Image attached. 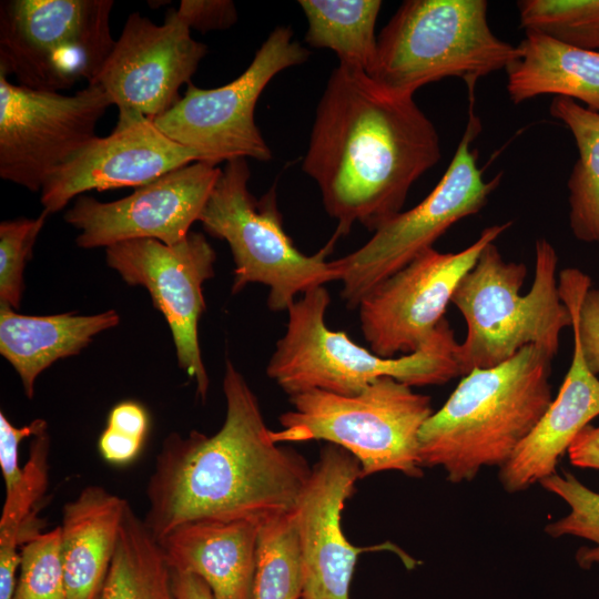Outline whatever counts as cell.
Listing matches in <instances>:
<instances>
[{"mask_svg":"<svg viewBox=\"0 0 599 599\" xmlns=\"http://www.w3.org/2000/svg\"><path fill=\"white\" fill-rule=\"evenodd\" d=\"M440 156L438 132L414 97L338 63L317 104L302 167L339 237L355 223L375 232L402 212L412 185Z\"/></svg>","mask_w":599,"mask_h":599,"instance_id":"obj_1","label":"cell"},{"mask_svg":"<svg viewBox=\"0 0 599 599\" xmlns=\"http://www.w3.org/2000/svg\"><path fill=\"white\" fill-rule=\"evenodd\" d=\"M223 392L226 414L215 434L171 433L155 457L143 520L158 541L193 520L261 524L291 512L309 478L307 460L272 440L255 394L230 359Z\"/></svg>","mask_w":599,"mask_h":599,"instance_id":"obj_2","label":"cell"},{"mask_svg":"<svg viewBox=\"0 0 599 599\" xmlns=\"http://www.w3.org/2000/svg\"><path fill=\"white\" fill-rule=\"evenodd\" d=\"M555 357L530 345L495 367L463 376L419 432L423 468L448 481H471L484 467L504 466L552 400Z\"/></svg>","mask_w":599,"mask_h":599,"instance_id":"obj_3","label":"cell"},{"mask_svg":"<svg viewBox=\"0 0 599 599\" xmlns=\"http://www.w3.org/2000/svg\"><path fill=\"white\" fill-rule=\"evenodd\" d=\"M557 266L554 246L538 238L534 282L520 295L526 265L504 260L495 242L483 248L451 298L466 323L458 352L461 377L505 363L530 345L558 354L561 332L572 319L559 293Z\"/></svg>","mask_w":599,"mask_h":599,"instance_id":"obj_4","label":"cell"},{"mask_svg":"<svg viewBox=\"0 0 599 599\" xmlns=\"http://www.w3.org/2000/svg\"><path fill=\"white\" fill-rule=\"evenodd\" d=\"M329 303L328 291L319 286L287 309L286 331L276 343L266 374L288 396L308 389L355 395L380 377L418 387L461 376L459 343L446 318L415 353L384 358L356 344L345 332L327 327Z\"/></svg>","mask_w":599,"mask_h":599,"instance_id":"obj_5","label":"cell"},{"mask_svg":"<svg viewBox=\"0 0 599 599\" xmlns=\"http://www.w3.org/2000/svg\"><path fill=\"white\" fill-rule=\"evenodd\" d=\"M485 0L404 1L377 37L367 74L385 90L414 97L445 78L463 79L468 90L519 58L488 23Z\"/></svg>","mask_w":599,"mask_h":599,"instance_id":"obj_6","label":"cell"},{"mask_svg":"<svg viewBox=\"0 0 599 599\" xmlns=\"http://www.w3.org/2000/svg\"><path fill=\"white\" fill-rule=\"evenodd\" d=\"M293 408L283 413L273 441L325 440L351 453L362 478L395 470L424 475L419 432L432 416V399L392 377H380L361 393L341 395L308 389L290 396Z\"/></svg>","mask_w":599,"mask_h":599,"instance_id":"obj_7","label":"cell"},{"mask_svg":"<svg viewBox=\"0 0 599 599\" xmlns=\"http://www.w3.org/2000/svg\"><path fill=\"white\" fill-rule=\"evenodd\" d=\"M246 159L226 162L199 217L204 230L230 245L234 260L232 293L252 283L268 287L267 306L287 311L298 294L338 281L332 261L335 234L317 253L298 251L285 233L275 190L255 199L248 191Z\"/></svg>","mask_w":599,"mask_h":599,"instance_id":"obj_8","label":"cell"},{"mask_svg":"<svg viewBox=\"0 0 599 599\" xmlns=\"http://www.w3.org/2000/svg\"><path fill=\"white\" fill-rule=\"evenodd\" d=\"M112 0L0 2V73L19 85L60 92L92 83L111 54Z\"/></svg>","mask_w":599,"mask_h":599,"instance_id":"obj_9","label":"cell"},{"mask_svg":"<svg viewBox=\"0 0 599 599\" xmlns=\"http://www.w3.org/2000/svg\"><path fill=\"white\" fill-rule=\"evenodd\" d=\"M469 118L456 152L432 192L416 206L379 226L358 250L332 261L348 308L444 235L454 224L478 213L499 184L501 174L486 181L471 143L481 130L470 92Z\"/></svg>","mask_w":599,"mask_h":599,"instance_id":"obj_10","label":"cell"},{"mask_svg":"<svg viewBox=\"0 0 599 599\" xmlns=\"http://www.w3.org/2000/svg\"><path fill=\"white\" fill-rule=\"evenodd\" d=\"M309 52L293 39L288 27L275 28L246 70L215 89L189 83L183 97L152 121L171 140L217 165L236 159L268 161L272 151L255 123V106L268 82L300 65Z\"/></svg>","mask_w":599,"mask_h":599,"instance_id":"obj_11","label":"cell"},{"mask_svg":"<svg viewBox=\"0 0 599 599\" xmlns=\"http://www.w3.org/2000/svg\"><path fill=\"white\" fill-rule=\"evenodd\" d=\"M112 105L89 83L72 95L13 84L0 73V176L41 191L50 176L98 136L99 120Z\"/></svg>","mask_w":599,"mask_h":599,"instance_id":"obj_12","label":"cell"},{"mask_svg":"<svg viewBox=\"0 0 599 599\" xmlns=\"http://www.w3.org/2000/svg\"><path fill=\"white\" fill-rule=\"evenodd\" d=\"M512 222L485 227L459 252L434 247L372 290L358 304L361 329L370 351L384 358L413 354L434 335L465 274L483 248Z\"/></svg>","mask_w":599,"mask_h":599,"instance_id":"obj_13","label":"cell"},{"mask_svg":"<svg viewBox=\"0 0 599 599\" xmlns=\"http://www.w3.org/2000/svg\"><path fill=\"white\" fill-rule=\"evenodd\" d=\"M108 265L130 285L145 287L172 333L179 366L196 382L205 400L210 379L199 343L205 309L203 284L214 276L216 254L204 235L190 232L174 245L153 238L131 240L105 248Z\"/></svg>","mask_w":599,"mask_h":599,"instance_id":"obj_14","label":"cell"},{"mask_svg":"<svg viewBox=\"0 0 599 599\" xmlns=\"http://www.w3.org/2000/svg\"><path fill=\"white\" fill-rule=\"evenodd\" d=\"M206 53L176 10L162 24L132 12L92 83L105 91L119 115L153 120L181 99L180 88L191 83Z\"/></svg>","mask_w":599,"mask_h":599,"instance_id":"obj_15","label":"cell"},{"mask_svg":"<svg viewBox=\"0 0 599 599\" xmlns=\"http://www.w3.org/2000/svg\"><path fill=\"white\" fill-rule=\"evenodd\" d=\"M217 165L195 161L112 202L80 196L64 220L79 231L82 248L109 247L140 238L174 245L184 240L221 174Z\"/></svg>","mask_w":599,"mask_h":599,"instance_id":"obj_16","label":"cell"},{"mask_svg":"<svg viewBox=\"0 0 599 599\" xmlns=\"http://www.w3.org/2000/svg\"><path fill=\"white\" fill-rule=\"evenodd\" d=\"M362 479L359 461L344 448L326 444L312 467L293 510L303 560L302 599H349V586L358 556L370 550H392L407 566L416 561L390 542L357 547L342 528V511Z\"/></svg>","mask_w":599,"mask_h":599,"instance_id":"obj_17","label":"cell"},{"mask_svg":"<svg viewBox=\"0 0 599 599\" xmlns=\"http://www.w3.org/2000/svg\"><path fill=\"white\" fill-rule=\"evenodd\" d=\"M200 155L166 136L152 120L119 115L106 136H95L62 164L40 191L43 210L61 211L87 191L143 186Z\"/></svg>","mask_w":599,"mask_h":599,"instance_id":"obj_18","label":"cell"},{"mask_svg":"<svg viewBox=\"0 0 599 599\" xmlns=\"http://www.w3.org/2000/svg\"><path fill=\"white\" fill-rule=\"evenodd\" d=\"M570 367L558 395L508 461L499 468L509 494L528 489L557 473L560 458L577 435L599 416V378L587 366L577 332Z\"/></svg>","mask_w":599,"mask_h":599,"instance_id":"obj_19","label":"cell"},{"mask_svg":"<svg viewBox=\"0 0 599 599\" xmlns=\"http://www.w3.org/2000/svg\"><path fill=\"white\" fill-rule=\"evenodd\" d=\"M258 526L246 519L193 520L159 544L171 570L202 578L214 599H251Z\"/></svg>","mask_w":599,"mask_h":599,"instance_id":"obj_20","label":"cell"},{"mask_svg":"<svg viewBox=\"0 0 599 599\" xmlns=\"http://www.w3.org/2000/svg\"><path fill=\"white\" fill-rule=\"evenodd\" d=\"M128 504L91 485L63 506L60 529L68 599H100Z\"/></svg>","mask_w":599,"mask_h":599,"instance_id":"obj_21","label":"cell"},{"mask_svg":"<svg viewBox=\"0 0 599 599\" xmlns=\"http://www.w3.org/2000/svg\"><path fill=\"white\" fill-rule=\"evenodd\" d=\"M119 322L114 309L94 315L33 316L0 305V354L16 369L26 396L32 399L35 379L44 369L79 354L94 336Z\"/></svg>","mask_w":599,"mask_h":599,"instance_id":"obj_22","label":"cell"},{"mask_svg":"<svg viewBox=\"0 0 599 599\" xmlns=\"http://www.w3.org/2000/svg\"><path fill=\"white\" fill-rule=\"evenodd\" d=\"M517 48L519 58L506 69L512 103L554 94L599 112V52L536 31H526Z\"/></svg>","mask_w":599,"mask_h":599,"instance_id":"obj_23","label":"cell"},{"mask_svg":"<svg viewBox=\"0 0 599 599\" xmlns=\"http://www.w3.org/2000/svg\"><path fill=\"white\" fill-rule=\"evenodd\" d=\"M100 599H177L163 550L130 504Z\"/></svg>","mask_w":599,"mask_h":599,"instance_id":"obj_24","label":"cell"},{"mask_svg":"<svg viewBox=\"0 0 599 599\" xmlns=\"http://www.w3.org/2000/svg\"><path fill=\"white\" fill-rule=\"evenodd\" d=\"M550 114L571 132L578 159L567 182L569 224L576 238L599 245V112L555 97Z\"/></svg>","mask_w":599,"mask_h":599,"instance_id":"obj_25","label":"cell"},{"mask_svg":"<svg viewBox=\"0 0 599 599\" xmlns=\"http://www.w3.org/2000/svg\"><path fill=\"white\" fill-rule=\"evenodd\" d=\"M379 0H300L306 21L305 41L334 51L339 63L364 70L374 62Z\"/></svg>","mask_w":599,"mask_h":599,"instance_id":"obj_26","label":"cell"},{"mask_svg":"<svg viewBox=\"0 0 599 599\" xmlns=\"http://www.w3.org/2000/svg\"><path fill=\"white\" fill-rule=\"evenodd\" d=\"M49 454L48 432L33 436L21 479L6 493L0 518V599L13 597L20 561L18 547L27 538L24 530L33 507L48 488Z\"/></svg>","mask_w":599,"mask_h":599,"instance_id":"obj_27","label":"cell"},{"mask_svg":"<svg viewBox=\"0 0 599 599\" xmlns=\"http://www.w3.org/2000/svg\"><path fill=\"white\" fill-rule=\"evenodd\" d=\"M303 560L294 512L270 517L258 526L251 599H302Z\"/></svg>","mask_w":599,"mask_h":599,"instance_id":"obj_28","label":"cell"},{"mask_svg":"<svg viewBox=\"0 0 599 599\" xmlns=\"http://www.w3.org/2000/svg\"><path fill=\"white\" fill-rule=\"evenodd\" d=\"M517 7L526 31L599 52V0H520Z\"/></svg>","mask_w":599,"mask_h":599,"instance_id":"obj_29","label":"cell"},{"mask_svg":"<svg viewBox=\"0 0 599 599\" xmlns=\"http://www.w3.org/2000/svg\"><path fill=\"white\" fill-rule=\"evenodd\" d=\"M539 484L569 506V512L549 522L545 532L552 538L573 536L591 541L593 546L577 550L576 562L581 569H590L599 564V494L567 470H562L561 475L556 473Z\"/></svg>","mask_w":599,"mask_h":599,"instance_id":"obj_30","label":"cell"},{"mask_svg":"<svg viewBox=\"0 0 599 599\" xmlns=\"http://www.w3.org/2000/svg\"><path fill=\"white\" fill-rule=\"evenodd\" d=\"M19 555L20 573L12 599H68L60 526L27 537Z\"/></svg>","mask_w":599,"mask_h":599,"instance_id":"obj_31","label":"cell"},{"mask_svg":"<svg viewBox=\"0 0 599 599\" xmlns=\"http://www.w3.org/2000/svg\"><path fill=\"white\" fill-rule=\"evenodd\" d=\"M49 213L37 217L6 220L0 224V305L20 307L23 294V271L32 257V248Z\"/></svg>","mask_w":599,"mask_h":599,"instance_id":"obj_32","label":"cell"},{"mask_svg":"<svg viewBox=\"0 0 599 599\" xmlns=\"http://www.w3.org/2000/svg\"><path fill=\"white\" fill-rule=\"evenodd\" d=\"M561 300L571 314L588 368L599 375V288L578 268H565L558 275Z\"/></svg>","mask_w":599,"mask_h":599,"instance_id":"obj_33","label":"cell"},{"mask_svg":"<svg viewBox=\"0 0 599 599\" xmlns=\"http://www.w3.org/2000/svg\"><path fill=\"white\" fill-rule=\"evenodd\" d=\"M47 428L48 424L42 418H37L26 426L16 427L3 412L0 413V468L6 493L11 490L22 476V469L18 464L20 443L27 437L47 432Z\"/></svg>","mask_w":599,"mask_h":599,"instance_id":"obj_34","label":"cell"},{"mask_svg":"<svg viewBox=\"0 0 599 599\" xmlns=\"http://www.w3.org/2000/svg\"><path fill=\"white\" fill-rule=\"evenodd\" d=\"M176 11L190 29L202 32L227 29L237 19L230 0H182Z\"/></svg>","mask_w":599,"mask_h":599,"instance_id":"obj_35","label":"cell"},{"mask_svg":"<svg viewBox=\"0 0 599 599\" xmlns=\"http://www.w3.org/2000/svg\"><path fill=\"white\" fill-rule=\"evenodd\" d=\"M106 427L128 437L144 441L149 429V416L141 404L125 400L111 409Z\"/></svg>","mask_w":599,"mask_h":599,"instance_id":"obj_36","label":"cell"},{"mask_svg":"<svg viewBox=\"0 0 599 599\" xmlns=\"http://www.w3.org/2000/svg\"><path fill=\"white\" fill-rule=\"evenodd\" d=\"M143 443L105 427L98 446L104 460L114 465H125L138 457Z\"/></svg>","mask_w":599,"mask_h":599,"instance_id":"obj_37","label":"cell"},{"mask_svg":"<svg viewBox=\"0 0 599 599\" xmlns=\"http://www.w3.org/2000/svg\"><path fill=\"white\" fill-rule=\"evenodd\" d=\"M571 465L599 470V426H586L568 449Z\"/></svg>","mask_w":599,"mask_h":599,"instance_id":"obj_38","label":"cell"},{"mask_svg":"<svg viewBox=\"0 0 599 599\" xmlns=\"http://www.w3.org/2000/svg\"><path fill=\"white\" fill-rule=\"evenodd\" d=\"M172 586L177 599H214L206 582L193 573L172 571Z\"/></svg>","mask_w":599,"mask_h":599,"instance_id":"obj_39","label":"cell"}]
</instances>
